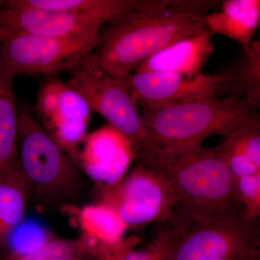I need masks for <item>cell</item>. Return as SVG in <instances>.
<instances>
[{
    "label": "cell",
    "instance_id": "obj_11",
    "mask_svg": "<svg viewBox=\"0 0 260 260\" xmlns=\"http://www.w3.org/2000/svg\"><path fill=\"white\" fill-rule=\"evenodd\" d=\"M134 160L137 157L131 142L108 125L85 135L73 161L99 186H111L124 178Z\"/></svg>",
    "mask_w": 260,
    "mask_h": 260
},
{
    "label": "cell",
    "instance_id": "obj_21",
    "mask_svg": "<svg viewBox=\"0 0 260 260\" xmlns=\"http://www.w3.org/2000/svg\"><path fill=\"white\" fill-rule=\"evenodd\" d=\"M82 255L88 254L80 239L51 236L45 242L31 250L5 251L0 256V260H70Z\"/></svg>",
    "mask_w": 260,
    "mask_h": 260
},
{
    "label": "cell",
    "instance_id": "obj_1",
    "mask_svg": "<svg viewBox=\"0 0 260 260\" xmlns=\"http://www.w3.org/2000/svg\"><path fill=\"white\" fill-rule=\"evenodd\" d=\"M139 162L156 169L170 183L177 200L173 218L213 221L244 217L236 178L216 147L155 145Z\"/></svg>",
    "mask_w": 260,
    "mask_h": 260
},
{
    "label": "cell",
    "instance_id": "obj_22",
    "mask_svg": "<svg viewBox=\"0 0 260 260\" xmlns=\"http://www.w3.org/2000/svg\"><path fill=\"white\" fill-rule=\"evenodd\" d=\"M238 199L246 220L256 222L260 215V172L236 179Z\"/></svg>",
    "mask_w": 260,
    "mask_h": 260
},
{
    "label": "cell",
    "instance_id": "obj_3",
    "mask_svg": "<svg viewBox=\"0 0 260 260\" xmlns=\"http://www.w3.org/2000/svg\"><path fill=\"white\" fill-rule=\"evenodd\" d=\"M259 105L246 99L205 96L140 112L155 145L177 147L202 145L210 137L226 136L239 126L260 121Z\"/></svg>",
    "mask_w": 260,
    "mask_h": 260
},
{
    "label": "cell",
    "instance_id": "obj_10",
    "mask_svg": "<svg viewBox=\"0 0 260 260\" xmlns=\"http://www.w3.org/2000/svg\"><path fill=\"white\" fill-rule=\"evenodd\" d=\"M133 96L138 107L154 110L205 96L220 95V74L194 76L167 73H130L113 77Z\"/></svg>",
    "mask_w": 260,
    "mask_h": 260
},
{
    "label": "cell",
    "instance_id": "obj_4",
    "mask_svg": "<svg viewBox=\"0 0 260 260\" xmlns=\"http://www.w3.org/2000/svg\"><path fill=\"white\" fill-rule=\"evenodd\" d=\"M17 107L19 161L31 198L47 208L74 199L81 186L79 169L46 133L34 110Z\"/></svg>",
    "mask_w": 260,
    "mask_h": 260
},
{
    "label": "cell",
    "instance_id": "obj_26",
    "mask_svg": "<svg viewBox=\"0 0 260 260\" xmlns=\"http://www.w3.org/2000/svg\"><path fill=\"white\" fill-rule=\"evenodd\" d=\"M91 256H89L87 255H82L79 256H77V257L73 258V259L70 260H92Z\"/></svg>",
    "mask_w": 260,
    "mask_h": 260
},
{
    "label": "cell",
    "instance_id": "obj_16",
    "mask_svg": "<svg viewBox=\"0 0 260 260\" xmlns=\"http://www.w3.org/2000/svg\"><path fill=\"white\" fill-rule=\"evenodd\" d=\"M31 198L21 169L0 173V256L23 221Z\"/></svg>",
    "mask_w": 260,
    "mask_h": 260
},
{
    "label": "cell",
    "instance_id": "obj_20",
    "mask_svg": "<svg viewBox=\"0 0 260 260\" xmlns=\"http://www.w3.org/2000/svg\"><path fill=\"white\" fill-rule=\"evenodd\" d=\"M80 240L93 255L103 244H112L124 237L128 225L110 207L97 203L84 206L78 215Z\"/></svg>",
    "mask_w": 260,
    "mask_h": 260
},
{
    "label": "cell",
    "instance_id": "obj_13",
    "mask_svg": "<svg viewBox=\"0 0 260 260\" xmlns=\"http://www.w3.org/2000/svg\"><path fill=\"white\" fill-rule=\"evenodd\" d=\"M215 50L213 35L205 29L155 53L133 73H167L194 76Z\"/></svg>",
    "mask_w": 260,
    "mask_h": 260
},
{
    "label": "cell",
    "instance_id": "obj_2",
    "mask_svg": "<svg viewBox=\"0 0 260 260\" xmlns=\"http://www.w3.org/2000/svg\"><path fill=\"white\" fill-rule=\"evenodd\" d=\"M204 16L173 9L167 0H141L104 25L94 51L98 66L112 77L133 73L155 53L205 30Z\"/></svg>",
    "mask_w": 260,
    "mask_h": 260
},
{
    "label": "cell",
    "instance_id": "obj_5",
    "mask_svg": "<svg viewBox=\"0 0 260 260\" xmlns=\"http://www.w3.org/2000/svg\"><path fill=\"white\" fill-rule=\"evenodd\" d=\"M167 223L166 260H241L260 256L256 222L244 216L213 221L173 218Z\"/></svg>",
    "mask_w": 260,
    "mask_h": 260
},
{
    "label": "cell",
    "instance_id": "obj_7",
    "mask_svg": "<svg viewBox=\"0 0 260 260\" xmlns=\"http://www.w3.org/2000/svg\"><path fill=\"white\" fill-rule=\"evenodd\" d=\"M100 186L99 201L115 210L128 227L169 222L177 200L165 176L139 162L125 178L111 186Z\"/></svg>",
    "mask_w": 260,
    "mask_h": 260
},
{
    "label": "cell",
    "instance_id": "obj_19",
    "mask_svg": "<svg viewBox=\"0 0 260 260\" xmlns=\"http://www.w3.org/2000/svg\"><path fill=\"white\" fill-rule=\"evenodd\" d=\"M220 95L260 104V42L253 41L239 60L219 73Z\"/></svg>",
    "mask_w": 260,
    "mask_h": 260
},
{
    "label": "cell",
    "instance_id": "obj_17",
    "mask_svg": "<svg viewBox=\"0 0 260 260\" xmlns=\"http://www.w3.org/2000/svg\"><path fill=\"white\" fill-rule=\"evenodd\" d=\"M20 8L66 12L106 24L138 6L141 0H8Z\"/></svg>",
    "mask_w": 260,
    "mask_h": 260
},
{
    "label": "cell",
    "instance_id": "obj_24",
    "mask_svg": "<svg viewBox=\"0 0 260 260\" xmlns=\"http://www.w3.org/2000/svg\"><path fill=\"white\" fill-rule=\"evenodd\" d=\"M169 242V229L166 225L146 247L132 251L128 260H166Z\"/></svg>",
    "mask_w": 260,
    "mask_h": 260
},
{
    "label": "cell",
    "instance_id": "obj_9",
    "mask_svg": "<svg viewBox=\"0 0 260 260\" xmlns=\"http://www.w3.org/2000/svg\"><path fill=\"white\" fill-rule=\"evenodd\" d=\"M34 112L48 135L73 160L93 113L88 103L58 74L48 75L38 91Z\"/></svg>",
    "mask_w": 260,
    "mask_h": 260
},
{
    "label": "cell",
    "instance_id": "obj_14",
    "mask_svg": "<svg viewBox=\"0 0 260 260\" xmlns=\"http://www.w3.org/2000/svg\"><path fill=\"white\" fill-rule=\"evenodd\" d=\"M259 22V0H225L218 10L204 16L205 28L212 35L229 38L244 50L253 42Z\"/></svg>",
    "mask_w": 260,
    "mask_h": 260
},
{
    "label": "cell",
    "instance_id": "obj_6",
    "mask_svg": "<svg viewBox=\"0 0 260 260\" xmlns=\"http://www.w3.org/2000/svg\"><path fill=\"white\" fill-rule=\"evenodd\" d=\"M68 84L88 103L93 112L131 142L140 160L155 147L134 99L122 84L98 66L94 51L76 68Z\"/></svg>",
    "mask_w": 260,
    "mask_h": 260
},
{
    "label": "cell",
    "instance_id": "obj_8",
    "mask_svg": "<svg viewBox=\"0 0 260 260\" xmlns=\"http://www.w3.org/2000/svg\"><path fill=\"white\" fill-rule=\"evenodd\" d=\"M101 37L18 35L0 43V60L17 75L73 70L96 49Z\"/></svg>",
    "mask_w": 260,
    "mask_h": 260
},
{
    "label": "cell",
    "instance_id": "obj_23",
    "mask_svg": "<svg viewBox=\"0 0 260 260\" xmlns=\"http://www.w3.org/2000/svg\"><path fill=\"white\" fill-rule=\"evenodd\" d=\"M141 239L137 236L123 237L112 244H103L99 247L96 260H128L132 251L139 245Z\"/></svg>",
    "mask_w": 260,
    "mask_h": 260
},
{
    "label": "cell",
    "instance_id": "obj_15",
    "mask_svg": "<svg viewBox=\"0 0 260 260\" xmlns=\"http://www.w3.org/2000/svg\"><path fill=\"white\" fill-rule=\"evenodd\" d=\"M15 77L0 60V173L20 167L18 107L13 90Z\"/></svg>",
    "mask_w": 260,
    "mask_h": 260
},
{
    "label": "cell",
    "instance_id": "obj_27",
    "mask_svg": "<svg viewBox=\"0 0 260 260\" xmlns=\"http://www.w3.org/2000/svg\"><path fill=\"white\" fill-rule=\"evenodd\" d=\"M260 256H251V257L246 258V259H243L241 260H259Z\"/></svg>",
    "mask_w": 260,
    "mask_h": 260
},
{
    "label": "cell",
    "instance_id": "obj_25",
    "mask_svg": "<svg viewBox=\"0 0 260 260\" xmlns=\"http://www.w3.org/2000/svg\"><path fill=\"white\" fill-rule=\"evenodd\" d=\"M168 4L173 9L189 13V14L199 15L205 16L210 10L216 11L220 7L219 1H195V0H167Z\"/></svg>",
    "mask_w": 260,
    "mask_h": 260
},
{
    "label": "cell",
    "instance_id": "obj_18",
    "mask_svg": "<svg viewBox=\"0 0 260 260\" xmlns=\"http://www.w3.org/2000/svg\"><path fill=\"white\" fill-rule=\"evenodd\" d=\"M217 145L234 177L260 172V121L239 126Z\"/></svg>",
    "mask_w": 260,
    "mask_h": 260
},
{
    "label": "cell",
    "instance_id": "obj_12",
    "mask_svg": "<svg viewBox=\"0 0 260 260\" xmlns=\"http://www.w3.org/2000/svg\"><path fill=\"white\" fill-rule=\"evenodd\" d=\"M104 25L66 12L20 8L0 1V43L18 35L101 37Z\"/></svg>",
    "mask_w": 260,
    "mask_h": 260
}]
</instances>
